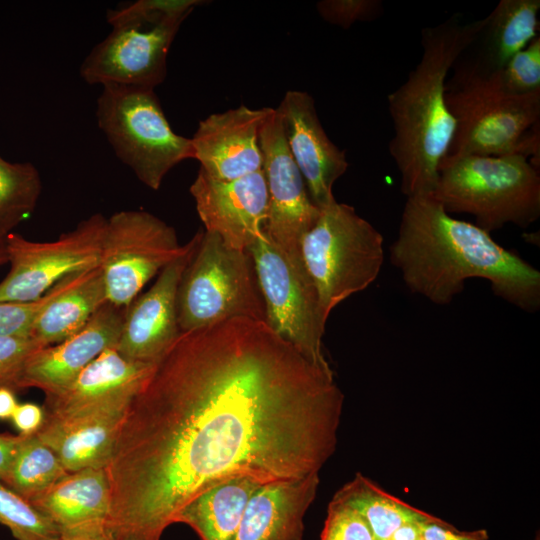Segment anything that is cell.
I'll list each match as a JSON object with an SVG mask.
<instances>
[{"label": "cell", "instance_id": "cell-13", "mask_svg": "<svg viewBox=\"0 0 540 540\" xmlns=\"http://www.w3.org/2000/svg\"><path fill=\"white\" fill-rule=\"evenodd\" d=\"M189 14L112 27L83 60L82 79L90 85L155 89L165 80L169 49Z\"/></svg>", "mask_w": 540, "mask_h": 540}, {"label": "cell", "instance_id": "cell-26", "mask_svg": "<svg viewBox=\"0 0 540 540\" xmlns=\"http://www.w3.org/2000/svg\"><path fill=\"white\" fill-rule=\"evenodd\" d=\"M333 497L346 503L363 517L375 540H388L403 524L428 522L436 518L394 497L360 473L341 487Z\"/></svg>", "mask_w": 540, "mask_h": 540}, {"label": "cell", "instance_id": "cell-16", "mask_svg": "<svg viewBox=\"0 0 540 540\" xmlns=\"http://www.w3.org/2000/svg\"><path fill=\"white\" fill-rule=\"evenodd\" d=\"M278 111L290 154L313 203L322 208L335 201L332 189L349 163L322 127L313 97L305 91H287Z\"/></svg>", "mask_w": 540, "mask_h": 540}, {"label": "cell", "instance_id": "cell-2", "mask_svg": "<svg viewBox=\"0 0 540 540\" xmlns=\"http://www.w3.org/2000/svg\"><path fill=\"white\" fill-rule=\"evenodd\" d=\"M389 259L414 294L448 305L471 278L527 313L540 309V272L490 233L447 213L432 194L407 197Z\"/></svg>", "mask_w": 540, "mask_h": 540}, {"label": "cell", "instance_id": "cell-35", "mask_svg": "<svg viewBox=\"0 0 540 540\" xmlns=\"http://www.w3.org/2000/svg\"><path fill=\"white\" fill-rule=\"evenodd\" d=\"M43 347L32 338L0 336V387L20 390L19 382L27 358Z\"/></svg>", "mask_w": 540, "mask_h": 540}, {"label": "cell", "instance_id": "cell-8", "mask_svg": "<svg viewBox=\"0 0 540 540\" xmlns=\"http://www.w3.org/2000/svg\"><path fill=\"white\" fill-rule=\"evenodd\" d=\"M96 117L116 156L152 190L177 164L194 159L191 138L172 130L154 89L104 85Z\"/></svg>", "mask_w": 540, "mask_h": 540}, {"label": "cell", "instance_id": "cell-7", "mask_svg": "<svg viewBox=\"0 0 540 540\" xmlns=\"http://www.w3.org/2000/svg\"><path fill=\"white\" fill-rule=\"evenodd\" d=\"M236 317L265 321V304L249 251L228 247L211 232H201L177 292L180 332Z\"/></svg>", "mask_w": 540, "mask_h": 540}, {"label": "cell", "instance_id": "cell-21", "mask_svg": "<svg viewBox=\"0 0 540 540\" xmlns=\"http://www.w3.org/2000/svg\"><path fill=\"white\" fill-rule=\"evenodd\" d=\"M127 409L44 420L36 434L57 455L67 472L106 469Z\"/></svg>", "mask_w": 540, "mask_h": 540}, {"label": "cell", "instance_id": "cell-34", "mask_svg": "<svg viewBox=\"0 0 540 540\" xmlns=\"http://www.w3.org/2000/svg\"><path fill=\"white\" fill-rule=\"evenodd\" d=\"M316 8L324 21L343 29L356 22L376 20L384 13L380 0H322Z\"/></svg>", "mask_w": 540, "mask_h": 540}, {"label": "cell", "instance_id": "cell-3", "mask_svg": "<svg viewBox=\"0 0 540 540\" xmlns=\"http://www.w3.org/2000/svg\"><path fill=\"white\" fill-rule=\"evenodd\" d=\"M486 17L464 22L453 14L421 31L422 53L407 79L387 96L394 136L389 152L407 197L433 193L455 121L445 100L448 74L477 40Z\"/></svg>", "mask_w": 540, "mask_h": 540}, {"label": "cell", "instance_id": "cell-18", "mask_svg": "<svg viewBox=\"0 0 540 540\" xmlns=\"http://www.w3.org/2000/svg\"><path fill=\"white\" fill-rule=\"evenodd\" d=\"M270 109L241 105L200 121L191 138L199 170L217 181H231L262 170L259 134Z\"/></svg>", "mask_w": 540, "mask_h": 540}, {"label": "cell", "instance_id": "cell-24", "mask_svg": "<svg viewBox=\"0 0 540 540\" xmlns=\"http://www.w3.org/2000/svg\"><path fill=\"white\" fill-rule=\"evenodd\" d=\"M261 484L248 476L227 478L193 498L175 523L187 524L201 540H232L250 497Z\"/></svg>", "mask_w": 540, "mask_h": 540}, {"label": "cell", "instance_id": "cell-39", "mask_svg": "<svg viewBox=\"0 0 540 540\" xmlns=\"http://www.w3.org/2000/svg\"><path fill=\"white\" fill-rule=\"evenodd\" d=\"M57 540H115L107 525L89 527L60 534Z\"/></svg>", "mask_w": 540, "mask_h": 540}, {"label": "cell", "instance_id": "cell-10", "mask_svg": "<svg viewBox=\"0 0 540 540\" xmlns=\"http://www.w3.org/2000/svg\"><path fill=\"white\" fill-rule=\"evenodd\" d=\"M265 304V322L313 364L331 369L322 352L324 319L307 274L297 271L266 231L249 247Z\"/></svg>", "mask_w": 540, "mask_h": 540}, {"label": "cell", "instance_id": "cell-32", "mask_svg": "<svg viewBox=\"0 0 540 540\" xmlns=\"http://www.w3.org/2000/svg\"><path fill=\"white\" fill-rule=\"evenodd\" d=\"M68 276L32 302H0V336L31 338L33 324L41 310L66 286Z\"/></svg>", "mask_w": 540, "mask_h": 540}, {"label": "cell", "instance_id": "cell-22", "mask_svg": "<svg viewBox=\"0 0 540 540\" xmlns=\"http://www.w3.org/2000/svg\"><path fill=\"white\" fill-rule=\"evenodd\" d=\"M59 534L107 525L111 487L105 469L67 472L28 501Z\"/></svg>", "mask_w": 540, "mask_h": 540}, {"label": "cell", "instance_id": "cell-14", "mask_svg": "<svg viewBox=\"0 0 540 540\" xmlns=\"http://www.w3.org/2000/svg\"><path fill=\"white\" fill-rule=\"evenodd\" d=\"M201 232L189 241L184 254L161 271L152 287L136 297L126 311L116 351L124 358L155 364L180 335L177 318L178 286Z\"/></svg>", "mask_w": 540, "mask_h": 540}, {"label": "cell", "instance_id": "cell-36", "mask_svg": "<svg viewBox=\"0 0 540 540\" xmlns=\"http://www.w3.org/2000/svg\"><path fill=\"white\" fill-rule=\"evenodd\" d=\"M422 540H488L486 530L463 532L439 518L421 523Z\"/></svg>", "mask_w": 540, "mask_h": 540}, {"label": "cell", "instance_id": "cell-27", "mask_svg": "<svg viewBox=\"0 0 540 540\" xmlns=\"http://www.w3.org/2000/svg\"><path fill=\"white\" fill-rule=\"evenodd\" d=\"M66 473L57 455L36 433L22 435L4 484L29 501Z\"/></svg>", "mask_w": 540, "mask_h": 540}, {"label": "cell", "instance_id": "cell-40", "mask_svg": "<svg viewBox=\"0 0 540 540\" xmlns=\"http://www.w3.org/2000/svg\"><path fill=\"white\" fill-rule=\"evenodd\" d=\"M17 406L14 391L7 387H0V420L11 419Z\"/></svg>", "mask_w": 540, "mask_h": 540}, {"label": "cell", "instance_id": "cell-19", "mask_svg": "<svg viewBox=\"0 0 540 540\" xmlns=\"http://www.w3.org/2000/svg\"><path fill=\"white\" fill-rule=\"evenodd\" d=\"M126 311L107 301L81 330L35 350L24 364L19 388L34 387L50 394L66 387L103 351L116 347Z\"/></svg>", "mask_w": 540, "mask_h": 540}, {"label": "cell", "instance_id": "cell-15", "mask_svg": "<svg viewBox=\"0 0 540 540\" xmlns=\"http://www.w3.org/2000/svg\"><path fill=\"white\" fill-rule=\"evenodd\" d=\"M205 231L230 248L248 251L265 232L268 194L262 170L217 181L200 170L189 189Z\"/></svg>", "mask_w": 540, "mask_h": 540}, {"label": "cell", "instance_id": "cell-20", "mask_svg": "<svg viewBox=\"0 0 540 540\" xmlns=\"http://www.w3.org/2000/svg\"><path fill=\"white\" fill-rule=\"evenodd\" d=\"M319 484V474L261 484L232 540H302L304 516Z\"/></svg>", "mask_w": 540, "mask_h": 540}, {"label": "cell", "instance_id": "cell-38", "mask_svg": "<svg viewBox=\"0 0 540 540\" xmlns=\"http://www.w3.org/2000/svg\"><path fill=\"white\" fill-rule=\"evenodd\" d=\"M22 435L0 433V481L5 482Z\"/></svg>", "mask_w": 540, "mask_h": 540}, {"label": "cell", "instance_id": "cell-28", "mask_svg": "<svg viewBox=\"0 0 540 540\" xmlns=\"http://www.w3.org/2000/svg\"><path fill=\"white\" fill-rule=\"evenodd\" d=\"M41 179L28 162L12 163L0 157V237H7L36 208Z\"/></svg>", "mask_w": 540, "mask_h": 540}, {"label": "cell", "instance_id": "cell-30", "mask_svg": "<svg viewBox=\"0 0 540 540\" xmlns=\"http://www.w3.org/2000/svg\"><path fill=\"white\" fill-rule=\"evenodd\" d=\"M499 74L502 84L512 94L540 92V36L517 52Z\"/></svg>", "mask_w": 540, "mask_h": 540}, {"label": "cell", "instance_id": "cell-12", "mask_svg": "<svg viewBox=\"0 0 540 540\" xmlns=\"http://www.w3.org/2000/svg\"><path fill=\"white\" fill-rule=\"evenodd\" d=\"M259 144L268 194L265 231L289 263L308 275L302 259L301 242L317 221L320 208L311 200L290 154L276 108L270 109L261 127Z\"/></svg>", "mask_w": 540, "mask_h": 540}, {"label": "cell", "instance_id": "cell-33", "mask_svg": "<svg viewBox=\"0 0 540 540\" xmlns=\"http://www.w3.org/2000/svg\"><path fill=\"white\" fill-rule=\"evenodd\" d=\"M320 540H375L363 517L346 503L332 498Z\"/></svg>", "mask_w": 540, "mask_h": 540}, {"label": "cell", "instance_id": "cell-25", "mask_svg": "<svg viewBox=\"0 0 540 540\" xmlns=\"http://www.w3.org/2000/svg\"><path fill=\"white\" fill-rule=\"evenodd\" d=\"M540 0H501L486 16L472 46L473 56L490 70H500L538 36Z\"/></svg>", "mask_w": 540, "mask_h": 540}, {"label": "cell", "instance_id": "cell-31", "mask_svg": "<svg viewBox=\"0 0 540 540\" xmlns=\"http://www.w3.org/2000/svg\"><path fill=\"white\" fill-rule=\"evenodd\" d=\"M205 1L199 0H138L107 11V22L112 26L159 20L180 13H191Z\"/></svg>", "mask_w": 540, "mask_h": 540}, {"label": "cell", "instance_id": "cell-6", "mask_svg": "<svg viewBox=\"0 0 540 540\" xmlns=\"http://www.w3.org/2000/svg\"><path fill=\"white\" fill-rule=\"evenodd\" d=\"M382 234L354 207L336 200L320 208L301 254L325 320L351 295L369 287L384 263Z\"/></svg>", "mask_w": 540, "mask_h": 540}, {"label": "cell", "instance_id": "cell-11", "mask_svg": "<svg viewBox=\"0 0 540 540\" xmlns=\"http://www.w3.org/2000/svg\"><path fill=\"white\" fill-rule=\"evenodd\" d=\"M106 221L102 214H93L48 242L8 234L10 270L0 282V302L38 300L66 276L99 266Z\"/></svg>", "mask_w": 540, "mask_h": 540}, {"label": "cell", "instance_id": "cell-29", "mask_svg": "<svg viewBox=\"0 0 540 540\" xmlns=\"http://www.w3.org/2000/svg\"><path fill=\"white\" fill-rule=\"evenodd\" d=\"M0 524L16 540H57V529L28 501L0 481Z\"/></svg>", "mask_w": 540, "mask_h": 540}, {"label": "cell", "instance_id": "cell-1", "mask_svg": "<svg viewBox=\"0 0 540 540\" xmlns=\"http://www.w3.org/2000/svg\"><path fill=\"white\" fill-rule=\"evenodd\" d=\"M344 395L265 321L236 317L180 333L132 399L106 473L115 540H160L215 484L319 474Z\"/></svg>", "mask_w": 540, "mask_h": 540}, {"label": "cell", "instance_id": "cell-9", "mask_svg": "<svg viewBox=\"0 0 540 540\" xmlns=\"http://www.w3.org/2000/svg\"><path fill=\"white\" fill-rule=\"evenodd\" d=\"M188 246L179 244L173 227L147 211L111 215L99 260L107 301L128 308L144 285Z\"/></svg>", "mask_w": 540, "mask_h": 540}, {"label": "cell", "instance_id": "cell-17", "mask_svg": "<svg viewBox=\"0 0 540 540\" xmlns=\"http://www.w3.org/2000/svg\"><path fill=\"white\" fill-rule=\"evenodd\" d=\"M154 364L130 361L115 348L103 351L63 389L45 394L44 420H65L128 408Z\"/></svg>", "mask_w": 540, "mask_h": 540}, {"label": "cell", "instance_id": "cell-5", "mask_svg": "<svg viewBox=\"0 0 540 540\" xmlns=\"http://www.w3.org/2000/svg\"><path fill=\"white\" fill-rule=\"evenodd\" d=\"M431 194L447 213L470 214L488 233L507 224L526 229L540 217L539 168L520 154L442 160Z\"/></svg>", "mask_w": 540, "mask_h": 540}, {"label": "cell", "instance_id": "cell-37", "mask_svg": "<svg viewBox=\"0 0 540 540\" xmlns=\"http://www.w3.org/2000/svg\"><path fill=\"white\" fill-rule=\"evenodd\" d=\"M12 422L21 435L35 434L44 421V409L33 403L18 404Z\"/></svg>", "mask_w": 540, "mask_h": 540}, {"label": "cell", "instance_id": "cell-42", "mask_svg": "<svg viewBox=\"0 0 540 540\" xmlns=\"http://www.w3.org/2000/svg\"><path fill=\"white\" fill-rule=\"evenodd\" d=\"M8 263L6 237H0V266Z\"/></svg>", "mask_w": 540, "mask_h": 540}, {"label": "cell", "instance_id": "cell-23", "mask_svg": "<svg viewBox=\"0 0 540 540\" xmlns=\"http://www.w3.org/2000/svg\"><path fill=\"white\" fill-rule=\"evenodd\" d=\"M106 302L99 266L73 273L64 289L37 316L31 338L43 347L58 344L81 330Z\"/></svg>", "mask_w": 540, "mask_h": 540}, {"label": "cell", "instance_id": "cell-4", "mask_svg": "<svg viewBox=\"0 0 540 540\" xmlns=\"http://www.w3.org/2000/svg\"><path fill=\"white\" fill-rule=\"evenodd\" d=\"M451 70L445 100L455 130L442 160L520 154L539 168L540 92L510 93L499 70L486 68L473 55H461Z\"/></svg>", "mask_w": 540, "mask_h": 540}, {"label": "cell", "instance_id": "cell-41", "mask_svg": "<svg viewBox=\"0 0 540 540\" xmlns=\"http://www.w3.org/2000/svg\"><path fill=\"white\" fill-rule=\"evenodd\" d=\"M421 523H406L401 525L393 532L388 540H419L421 538Z\"/></svg>", "mask_w": 540, "mask_h": 540}]
</instances>
